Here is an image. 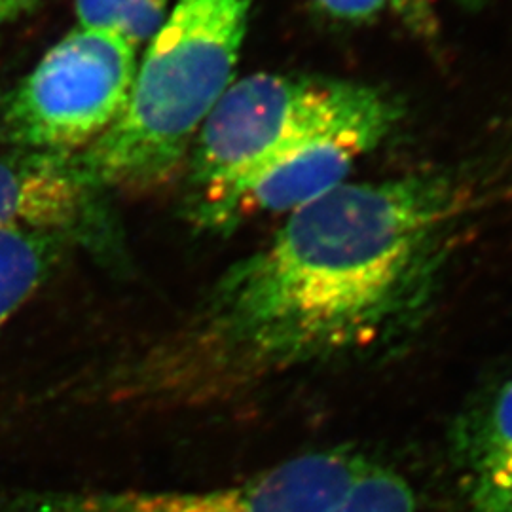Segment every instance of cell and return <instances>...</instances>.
I'll use <instances>...</instances> for the list:
<instances>
[{
    "instance_id": "obj_15",
    "label": "cell",
    "mask_w": 512,
    "mask_h": 512,
    "mask_svg": "<svg viewBox=\"0 0 512 512\" xmlns=\"http://www.w3.org/2000/svg\"><path fill=\"white\" fill-rule=\"evenodd\" d=\"M461 2H467V4H478L480 0H461Z\"/></svg>"
},
{
    "instance_id": "obj_9",
    "label": "cell",
    "mask_w": 512,
    "mask_h": 512,
    "mask_svg": "<svg viewBox=\"0 0 512 512\" xmlns=\"http://www.w3.org/2000/svg\"><path fill=\"white\" fill-rule=\"evenodd\" d=\"M169 0H76L82 29L124 38L133 48L150 42L167 18Z\"/></svg>"
},
{
    "instance_id": "obj_6",
    "label": "cell",
    "mask_w": 512,
    "mask_h": 512,
    "mask_svg": "<svg viewBox=\"0 0 512 512\" xmlns=\"http://www.w3.org/2000/svg\"><path fill=\"white\" fill-rule=\"evenodd\" d=\"M107 194L76 154L18 150L0 156V230L59 234L97 253H114Z\"/></svg>"
},
{
    "instance_id": "obj_13",
    "label": "cell",
    "mask_w": 512,
    "mask_h": 512,
    "mask_svg": "<svg viewBox=\"0 0 512 512\" xmlns=\"http://www.w3.org/2000/svg\"><path fill=\"white\" fill-rule=\"evenodd\" d=\"M395 12L418 33L433 31V14L429 0H391Z\"/></svg>"
},
{
    "instance_id": "obj_11",
    "label": "cell",
    "mask_w": 512,
    "mask_h": 512,
    "mask_svg": "<svg viewBox=\"0 0 512 512\" xmlns=\"http://www.w3.org/2000/svg\"><path fill=\"white\" fill-rule=\"evenodd\" d=\"M469 512H512V458L467 476Z\"/></svg>"
},
{
    "instance_id": "obj_3",
    "label": "cell",
    "mask_w": 512,
    "mask_h": 512,
    "mask_svg": "<svg viewBox=\"0 0 512 512\" xmlns=\"http://www.w3.org/2000/svg\"><path fill=\"white\" fill-rule=\"evenodd\" d=\"M401 116L399 101L357 82L270 73L236 80L190 148L186 217L203 230H232L239 198L266 169L330 135L372 133L385 139Z\"/></svg>"
},
{
    "instance_id": "obj_5",
    "label": "cell",
    "mask_w": 512,
    "mask_h": 512,
    "mask_svg": "<svg viewBox=\"0 0 512 512\" xmlns=\"http://www.w3.org/2000/svg\"><path fill=\"white\" fill-rule=\"evenodd\" d=\"M370 459L336 448L287 459L239 484L202 492H25L0 512H325Z\"/></svg>"
},
{
    "instance_id": "obj_4",
    "label": "cell",
    "mask_w": 512,
    "mask_h": 512,
    "mask_svg": "<svg viewBox=\"0 0 512 512\" xmlns=\"http://www.w3.org/2000/svg\"><path fill=\"white\" fill-rule=\"evenodd\" d=\"M137 74V48L76 29L0 97V141L18 150L78 154L120 118Z\"/></svg>"
},
{
    "instance_id": "obj_2",
    "label": "cell",
    "mask_w": 512,
    "mask_h": 512,
    "mask_svg": "<svg viewBox=\"0 0 512 512\" xmlns=\"http://www.w3.org/2000/svg\"><path fill=\"white\" fill-rule=\"evenodd\" d=\"M253 0H177L137 65L128 105L76 154L105 194H145L183 173L238 67Z\"/></svg>"
},
{
    "instance_id": "obj_1",
    "label": "cell",
    "mask_w": 512,
    "mask_h": 512,
    "mask_svg": "<svg viewBox=\"0 0 512 512\" xmlns=\"http://www.w3.org/2000/svg\"><path fill=\"white\" fill-rule=\"evenodd\" d=\"M461 205L463 188L440 175L336 186L289 213L109 387L129 401L200 403L391 342L433 300Z\"/></svg>"
},
{
    "instance_id": "obj_14",
    "label": "cell",
    "mask_w": 512,
    "mask_h": 512,
    "mask_svg": "<svg viewBox=\"0 0 512 512\" xmlns=\"http://www.w3.org/2000/svg\"><path fill=\"white\" fill-rule=\"evenodd\" d=\"M35 4L37 0H0V25L16 21Z\"/></svg>"
},
{
    "instance_id": "obj_7",
    "label": "cell",
    "mask_w": 512,
    "mask_h": 512,
    "mask_svg": "<svg viewBox=\"0 0 512 512\" xmlns=\"http://www.w3.org/2000/svg\"><path fill=\"white\" fill-rule=\"evenodd\" d=\"M73 241L59 234L31 230H0V330L74 249Z\"/></svg>"
},
{
    "instance_id": "obj_12",
    "label": "cell",
    "mask_w": 512,
    "mask_h": 512,
    "mask_svg": "<svg viewBox=\"0 0 512 512\" xmlns=\"http://www.w3.org/2000/svg\"><path fill=\"white\" fill-rule=\"evenodd\" d=\"M329 18L340 21H366L376 18L391 0H313Z\"/></svg>"
},
{
    "instance_id": "obj_8",
    "label": "cell",
    "mask_w": 512,
    "mask_h": 512,
    "mask_svg": "<svg viewBox=\"0 0 512 512\" xmlns=\"http://www.w3.org/2000/svg\"><path fill=\"white\" fill-rule=\"evenodd\" d=\"M452 446L465 478L512 458V378L459 420Z\"/></svg>"
},
{
    "instance_id": "obj_10",
    "label": "cell",
    "mask_w": 512,
    "mask_h": 512,
    "mask_svg": "<svg viewBox=\"0 0 512 512\" xmlns=\"http://www.w3.org/2000/svg\"><path fill=\"white\" fill-rule=\"evenodd\" d=\"M325 512H418V499L401 473L370 461Z\"/></svg>"
}]
</instances>
